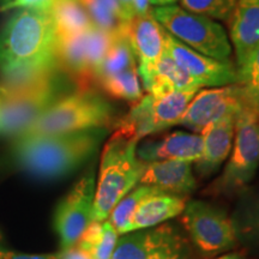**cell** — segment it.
<instances>
[{"label": "cell", "instance_id": "1", "mask_svg": "<svg viewBox=\"0 0 259 259\" xmlns=\"http://www.w3.org/2000/svg\"><path fill=\"white\" fill-rule=\"evenodd\" d=\"M107 134L108 128L99 127L15 138L12 157L22 170L35 179H61L85 163Z\"/></svg>", "mask_w": 259, "mask_h": 259}, {"label": "cell", "instance_id": "2", "mask_svg": "<svg viewBox=\"0 0 259 259\" xmlns=\"http://www.w3.org/2000/svg\"><path fill=\"white\" fill-rule=\"evenodd\" d=\"M56 38L51 11L19 10L0 32V71L56 58Z\"/></svg>", "mask_w": 259, "mask_h": 259}, {"label": "cell", "instance_id": "3", "mask_svg": "<svg viewBox=\"0 0 259 259\" xmlns=\"http://www.w3.org/2000/svg\"><path fill=\"white\" fill-rule=\"evenodd\" d=\"M138 142L112 136L100 161L93 221L108 219L116 203L138 185L147 163L137 156Z\"/></svg>", "mask_w": 259, "mask_h": 259}, {"label": "cell", "instance_id": "4", "mask_svg": "<svg viewBox=\"0 0 259 259\" xmlns=\"http://www.w3.org/2000/svg\"><path fill=\"white\" fill-rule=\"evenodd\" d=\"M114 119V109L95 90L69 94L52 105L15 138L32 137L88 128H108Z\"/></svg>", "mask_w": 259, "mask_h": 259}, {"label": "cell", "instance_id": "5", "mask_svg": "<svg viewBox=\"0 0 259 259\" xmlns=\"http://www.w3.org/2000/svg\"><path fill=\"white\" fill-rule=\"evenodd\" d=\"M259 168V111L250 106L236 120L235 137L223 171L203 191L206 196L232 197L250 185Z\"/></svg>", "mask_w": 259, "mask_h": 259}, {"label": "cell", "instance_id": "6", "mask_svg": "<svg viewBox=\"0 0 259 259\" xmlns=\"http://www.w3.org/2000/svg\"><path fill=\"white\" fill-rule=\"evenodd\" d=\"M151 14L168 34L187 47L223 63L232 61L231 42L222 25L212 18L176 4L155 6Z\"/></svg>", "mask_w": 259, "mask_h": 259}, {"label": "cell", "instance_id": "7", "mask_svg": "<svg viewBox=\"0 0 259 259\" xmlns=\"http://www.w3.org/2000/svg\"><path fill=\"white\" fill-rule=\"evenodd\" d=\"M198 92H171L155 96H142L127 114L115 122L112 136L138 142L179 122L187 107Z\"/></svg>", "mask_w": 259, "mask_h": 259}, {"label": "cell", "instance_id": "8", "mask_svg": "<svg viewBox=\"0 0 259 259\" xmlns=\"http://www.w3.org/2000/svg\"><path fill=\"white\" fill-rule=\"evenodd\" d=\"M181 225L191 245L203 257H216L232 251L239 244L233 219L223 210L204 200H189L180 215Z\"/></svg>", "mask_w": 259, "mask_h": 259}, {"label": "cell", "instance_id": "9", "mask_svg": "<svg viewBox=\"0 0 259 259\" xmlns=\"http://www.w3.org/2000/svg\"><path fill=\"white\" fill-rule=\"evenodd\" d=\"M192 245L170 223L119 236L111 259H193Z\"/></svg>", "mask_w": 259, "mask_h": 259}, {"label": "cell", "instance_id": "10", "mask_svg": "<svg viewBox=\"0 0 259 259\" xmlns=\"http://www.w3.org/2000/svg\"><path fill=\"white\" fill-rule=\"evenodd\" d=\"M69 84L59 74L45 85L0 99V136H17L58 100L67 95Z\"/></svg>", "mask_w": 259, "mask_h": 259}, {"label": "cell", "instance_id": "11", "mask_svg": "<svg viewBox=\"0 0 259 259\" xmlns=\"http://www.w3.org/2000/svg\"><path fill=\"white\" fill-rule=\"evenodd\" d=\"M95 190V171L92 167L58 204L53 225L59 236L61 251L74 247L93 222Z\"/></svg>", "mask_w": 259, "mask_h": 259}, {"label": "cell", "instance_id": "12", "mask_svg": "<svg viewBox=\"0 0 259 259\" xmlns=\"http://www.w3.org/2000/svg\"><path fill=\"white\" fill-rule=\"evenodd\" d=\"M250 106L253 105L239 84L202 90L194 95L179 125L194 132H202L206 126L222 119L235 118L238 120L239 115Z\"/></svg>", "mask_w": 259, "mask_h": 259}, {"label": "cell", "instance_id": "13", "mask_svg": "<svg viewBox=\"0 0 259 259\" xmlns=\"http://www.w3.org/2000/svg\"><path fill=\"white\" fill-rule=\"evenodd\" d=\"M166 53L202 87L238 84V71L233 61L223 63L193 51L164 30Z\"/></svg>", "mask_w": 259, "mask_h": 259}, {"label": "cell", "instance_id": "14", "mask_svg": "<svg viewBox=\"0 0 259 259\" xmlns=\"http://www.w3.org/2000/svg\"><path fill=\"white\" fill-rule=\"evenodd\" d=\"M127 32L138 61L139 77L145 87L158 61L166 53L164 29L155 19L150 9L147 14L136 15L128 22Z\"/></svg>", "mask_w": 259, "mask_h": 259}, {"label": "cell", "instance_id": "15", "mask_svg": "<svg viewBox=\"0 0 259 259\" xmlns=\"http://www.w3.org/2000/svg\"><path fill=\"white\" fill-rule=\"evenodd\" d=\"M138 185L151 186L162 193L186 198L196 190L197 180L190 162L155 161L147 163Z\"/></svg>", "mask_w": 259, "mask_h": 259}, {"label": "cell", "instance_id": "16", "mask_svg": "<svg viewBox=\"0 0 259 259\" xmlns=\"http://www.w3.org/2000/svg\"><path fill=\"white\" fill-rule=\"evenodd\" d=\"M203 153L200 135L176 131L158 141L145 142L138 148L137 156L145 163L155 161L197 162Z\"/></svg>", "mask_w": 259, "mask_h": 259}, {"label": "cell", "instance_id": "17", "mask_svg": "<svg viewBox=\"0 0 259 259\" xmlns=\"http://www.w3.org/2000/svg\"><path fill=\"white\" fill-rule=\"evenodd\" d=\"M227 23L238 69L259 46V0H239Z\"/></svg>", "mask_w": 259, "mask_h": 259}, {"label": "cell", "instance_id": "18", "mask_svg": "<svg viewBox=\"0 0 259 259\" xmlns=\"http://www.w3.org/2000/svg\"><path fill=\"white\" fill-rule=\"evenodd\" d=\"M235 127L236 119L226 118L206 126L200 132L203 153L196 162V170L200 178L212 176L229 156L235 137Z\"/></svg>", "mask_w": 259, "mask_h": 259}, {"label": "cell", "instance_id": "19", "mask_svg": "<svg viewBox=\"0 0 259 259\" xmlns=\"http://www.w3.org/2000/svg\"><path fill=\"white\" fill-rule=\"evenodd\" d=\"M186 205L185 197L157 193L148 197L138 205L128 226V232L162 225L180 216Z\"/></svg>", "mask_w": 259, "mask_h": 259}, {"label": "cell", "instance_id": "20", "mask_svg": "<svg viewBox=\"0 0 259 259\" xmlns=\"http://www.w3.org/2000/svg\"><path fill=\"white\" fill-rule=\"evenodd\" d=\"M202 85L194 80L176 61L163 54L151 73L144 89L148 94L158 96L171 92H198Z\"/></svg>", "mask_w": 259, "mask_h": 259}, {"label": "cell", "instance_id": "21", "mask_svg": "<svg viewBox=\"0 0 259 259\" xmlns=\"http://www.w3.org/2000/svg\"><path fill=\"white\" fill-rule=\"evenodd\" d=\"M128 22L121 24L113 34V42L96 74V84L101 78L137 67L134 46L127 32Z\"/></svg>", "mask_w": 259, "mask_h": 259}, {"label": "cell", "instance_id": "22", "mask_svg": "<svg viewBox=\"0 0 259 259\" xmlns=\"http://www.w3.org/2000/svg\"><path fill=\"white\" fill-rule=\"evenodd\" d=\"M57 36L83 34L94 27L80 0H56L51 10Z\"/></svg>", "mask_w": 259, "mask_h": 259}, {"label": "cell", "instance_id": "23", "mask_svg": "<svg viewBox=\"0 0 259 259\" xmlns=\"http://www.w3.org/2000/svg\"><path fill=\"white\" fill-rule=\"evenodd\" d=\"M119 234L108 220L93 221L84 231L76 246L90 259H111Z\"/></svg>", "mask_w": 259, "mask_h": 259}, {"label": "cell", "instance_id": "24", "mask_svg": "<svg viewBox=\"0 0 259 259\" xmlns=\"http://www.w3.org/2000/svg\"><path fill=\"white\" fill-rule=\"evenodd\" d=\"M233 219L239 242L244 241L259 248V191L242 200Z\"/></svg>", "mask_w": 259, "mask_h": 259}, {"label": "cell", "instance_id": "25", "mask_svg": "<svg viewBox=\"0 0 259 259\" xmlns=\"http://www.w3.org/2000/svg\"><path fill=\"white\" fill-rule=\"evenodd\" d=\"M157 193L162 192L155 189V187L137 185L116 203V205L112 210L111 215L108 216V221L112 223V226L114 227V229L118 232L119 235L127 233L130 222H131L132 216H134L139 204L143 202L145 198H148V197L154 196V194Z\"/></svg>", "mask_w": 259, "mask_h": 259}, {"label": "cell", "instance_id": "26", "mask_svg": "<svg viewBox=\"0 0 259 259\" xmlns=\"http://www.w3.org/2000/svg\"><path fill=\"white\" fill-rule=\"evenodd\" d=\"M96 85L109 96L124 101L137 102L143 96L137 67L101 78Z\"/></svg>", "mask_w": 259, "mask_h": 259}, {"label": "cell", "instance_id": "27", "mask_svg": "<svg viewBox=\"0 0 259 259\" xmlns=\"http://www.w3.org/2000/svg\"><path fill=\"white\" fill-rule=\"evenodd\" d=\"M95 27L115 32L126 23L118 0H80ZM130 22V21H128Z\"/></svg>", "mask_w": 259, "mask_h": 259}, {"label": "cell", "instance_id": "28", "mask_svg": "<svg viewBox=\"0 0 259 259\" xmlns=\"http://www.w3.org/2000/svg\"><path fill=\"white\" fill-rule=\"evenodd\" d=\"M236 71L238 84L252 105L259 109V46Z\"/></svg>", "mask_w": 259, "mask_h": 259}, {"label": "cell", "instance_id": "29", "mask_svg": "<svg viewBox=\"0 0 259 259\" xmlns=\"http://www.w3.org/2000/svg\"><path fill=\"white\" fill-rule=\"evenodd\" d=\"M239 0H179L181 8L209 18L228 22Z\"/></svg>", "mask_w": 259, "mask_h": 259}, {"label": "cell", "instance_id": "30", "mask_svg": "<svg viewBox=\"0 0 259 259\" xmlns=\"http://www.w3.org/2000/svg\"><path fill=\"white\" fill-rule=\"evenodd\" d=\"M56 0H10L3 6L0 11H8L12 9L38 10V11H51Z\"/></svg>", "mask_w": 259, "mask_h": 259}, {"label": "cell", "instance_id": "31", "mask_svg": "<svg viewBox=\"0 0 259 259\" xmlns=\"http://www.w3.org/2000/svg\"><path fill=\"white\" fill-rule=\"evenodd\" d=\"M59 253L51 254H25L8 250L0 245V259H58Z\"/></svg>", "mask_w": 259, "mask_h": 259}, {"label": "cell", "instance_id": "32", "mask_svg": "<svg viewBox=\"0 0 259 259\" xmlns=\"http://www.w3.org/2000/svg\"><path fill=\"white\" fill-rule=\"evenodd\" d=\"M119 5H120L122 16L126 22L131 21L132 18L136 16V9H135V3L134 0H118Z\"/></svg>", "mask_w": 259, "mask_h": 259}, {"label": "cell", "instance_id": "33", "mask_svg": "<svg viewBox=\"0 0 259 259\" xmlns=\"http://www.w3.org/2000/svg\"><path fill=\"white\" fill-rule=\"evenodd\" d=\"M58 259H90V258L74 246V247L70 248V250L59 252V258Z\"/></svg>", "mask_w": 259, "mask_h": 259}, {"label": "cell", "instance_id": "34", "mask_svg": "<svg viewBox=\"0 0 259 259\" xmlns=\"http://www.w3.org/2000/svg\"><path fill=\"white\" fill-rule=\"evenodd\" d=\"M136 15H143L150 11V3L149 0H134Z\"/></svg>", "mask_w": 259, "mask_h": 259}, {"label": "cell", "instance_id": "35", "mask_svg": "<svg viewBox=\"0 0 259 259\" xmlns=\"http://www.w3.org/2000/svg\"><path fill=\"white\" fill-rule=\"evenodd\" d=\"M215 259H247L242 252H227Z\"/></svg>", "mask_w": 259, "mask_h": 259}, {"label": "cell", "instance_id": "36", "mask_svg": "<svg viewBox=\"0 0 259 259\" xmlns=\"http://www.w3.org/2000/svg\"><path fill=\"white\" fill-rule=\"evenodd\" d=\"M177 2H179V0H149L150 5H154V6L171 5V4H176Z\"/></svg>", "mask_w": 259, "mask_h": 259}, {"label": "cell", "instance_id": "37", "mask_svg": "<svg viewBox=\"0 0 259 259\" xmlns=\"http://www.w3.org/2000/svg\"><path fill=\"white\" fill-rule=\"evenodd\" d=\"M9 2H10V0H0V3H2V6L6 4V3H9Z\"/></svg>", "mask_w": 259, "mask_h": 259}]
</instances>
